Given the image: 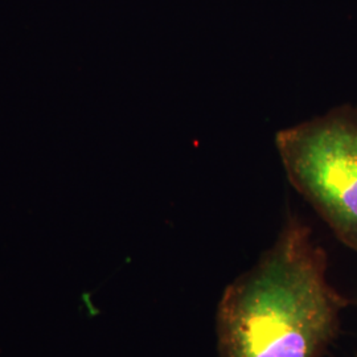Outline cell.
Listing matches in <instances>:
<instances>
[{
    "label": "cell",
    "mask_w": 357,
    "mask_h": 357,
    "mask_svg": "<svg viewBox=\"0 0 357 357\" xmlns=\"http://www.w3.org/2000/svg\"><path fill=\"white\" fill-rule=\"evenodd\" d=\"M312 229L286 217L255 266L227 286L216 311L218 357H321L349 301L327 278Z\"/></svg>",
    "instance_id": "1"
},
{
    "label": "cell",
    "mask_w": 357,
    "mask_h": 357,
    "mask_svg": "<svg viewBox=\"0 0 357 357\" xmlns=\"http://www.w3.org/2000/svg\"><path fill=\"white\" fill-rule=\"evenodd\" d=\"M274 143L294 190L357 253V105L281 128Z\"/></svg>",
    "instance_id": "2"
}]
</instances>
